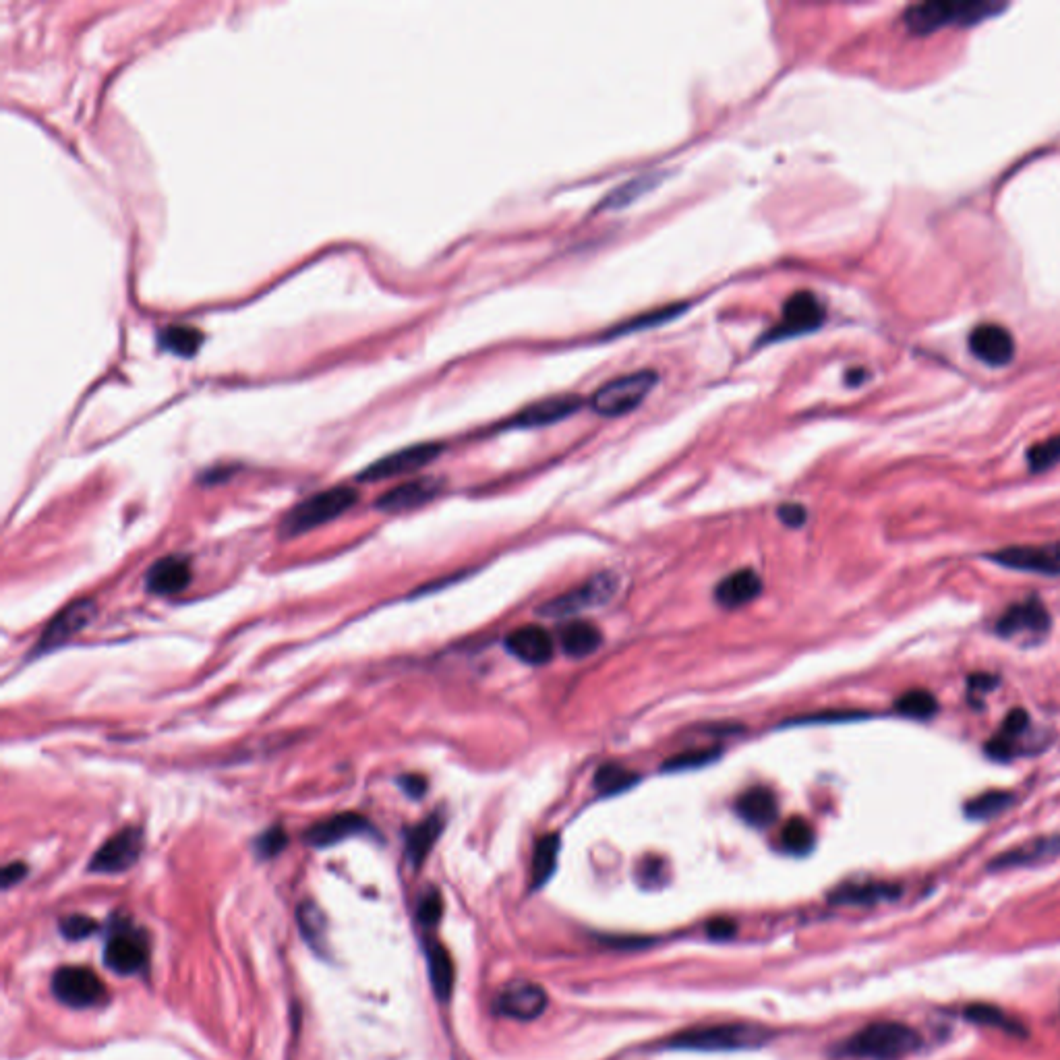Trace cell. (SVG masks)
Segmentation results:
<instances>
[{
    "label": "cell",
    "mask_w": 1060,
    "mask_h": 1060,
    "mask_svg": "<svg viewBox=\"0 0 1060 1060\" xmlns=\"http://www.w3.org/2000/svg\"><path fill=\"white\" fill-rule=\"evenodd\" d=\"M1029 727V715L1023 709H1015L1007 715L1003 727L998 729L996 735H992L990 742L986 744V754L992 760L1007 762L1017 754V744L1025 735Z\"/></svg>",
    "instance_id": "d4e9b609"
},
{
    "label": "cell",
    "mask_w": 1060,
    "mask_h": 1060,
    "mask_svg": "<svg viewBox=\"0 0 1060 1060\" xmlns=\"http://www.w3.org/2000/svg\"><path fill=\"white\" fill-rule=\"evenodd\" d=\"M371 824L367 822V818H363L361 814H355V812H344V814H336L328 820L323 822H317L313 824V827L305 833V841L311 845V847H330V845H336L344 839H350V837H357V835H365V833H371Z\"/></svg>",
    "instance_id": "d6986e66"
},
{
    "label": "cell",
    "mask_w": 1060,
    "mask_h": 1060,
    "mask_svg": "<svg viewBox=\"0 0 1060 1060\" xmlns=\"http://www.w3.org/2000/svg\"><path fill=\"white\" fill-rule=\"evenodd\" d=\"M559 849H562V841L559 835H545L537 841L535 856H533V887L541 889L545 882L553 876L559 860Z\"/></svg>",
    "instance_id": "4dcf8cb0"
},
{
    "label": "cell",
    "mask_w": 1060,
    "mask_h": 1060,
    "mask_svg": "<svg viewBox=\"0 0 1060 1060\" xmlns=\"http://www.w3.org/2000/svg\"><path fill=\"white\" fill-rule=\"evenodd\" d=\"M653 185H655V176H653V174L640 176V179H634V181L626 183L624 187H617L611 195H607V199H605L603 205H605V208H609V210L626 208V205H630L632 201H636L640 195H644V193L649 191Z\"/></svg>",
    "instance_id": "74e56055"
},
{
    "label": "cell",
    "mask_w": 1060,
    "mask_h": 1060,
    "mask_svg": "<svg viewBox=\"0 0 1060 1060\" xmlns=\"http://www.w3.org/2000/svg\"><path fill=\"white\" fill-rule=\"evenodd\" d=\"M1060 856V835H1046L1027 843H1021L990 862V870H1013L1025 866H1038Z\"/></svg>",
    "instance_id": "e0dca14e"
},
{
    "label": "cell",
    "mask_w": 1060,
    "mask_h": 1060,
    "mask_svg": "<svg viewBox=\"0 0 1060 1060\" xmlns=\"http://www.w3.org/2000/svg\"><path fill=\"white\" fill-rule=\"evenodd\" d=\"M965 1019L976 1025L1003 1029V1032L1011 1036H1025V1027L1019 1021H1015L1013 1017L1005 1015V1011H1000L998 1007H992V1005H969L965 1009Z\"/></svg>",
    "instance_id": "836d02e7"
},
{
    "label": "cell",
    "mask_w": 1060,
    "mask_h": 1060,
    "mask_svg": "<svg viewBox=\"0 0 1060 1060\" xmlns=\"http://www.w3.org/2000/svg\"><path fill=\"white\" fill-rule=\"evenodd\" d=\"M400 787L410 795V798H423L427 793V779L421 775H404L400 777Z\"/></svg>",
    "instance_id": "f6af8a7d"
},
{
    "label": "cell",
    "mask_w": 1060,
    "mask_h": 1060,
    "mask_svg": "<svg viewBox=\"0 0 1060 1060\" xmlns=\"http://www.w3.org/2000/svg\"><path fill=\"white\" fill-rule=\"evenodd\" d=\"M659 375L651 369H642L628 373L624 377L611 379L609 384L601 386L591 398V408L601 417H624L636 410L644 398L657 386Z\"/></svg>",
    "instance_id": "5b68a950"
},
{
    "label": "cell",
    "mask_w": 1060,
    "mask_h": 1060,
    "mask_svg": "<svg viewBox=\"0 0 1060 1060\" xmlns=\"http://www.w3.org/2000/svg\"><path fill=\"white\" fill-rule=\"evenodd\" d=\"M824 309L812 292H798L785 303L783 319L775 328L773 338H791L814 332L822 326Z\"/></svg>",
    "instance_id": "9a60e30c"
},
{
    "label": "cell",
    "mask_w": 1060,
    "mask_h": 1060,
    "mask_svg": "<svg viewBox=\"0 0 1060 1060\" xmlns=\"http://www.w3.org/2000/svg\"><path fill=\"white\" fill-rule=\"evenodd\" d=\"M143 851V833L137 827H127L112 835L90 862V872L121 874L137 864Z\"/></svg>",
    "instance_id": "30bf717a"
},
{
    "label": "cell",
    "mask_w": 1060,
    "mask_h": 1060,
    "mask_svg": "<svg viewBox=\"0 0 1060 1060\" xmlns=\"http://www.w3.org/2000/svg\"><path fill=\"white\" fill-rule=\"evenodd\" d=\"M922 1046V1036L903 1023H872L851 1036L843 1052L862 1060H903Z\"/></svg>",
    "instance_id": "6da1fadb"
},
{
    "label": "cell",
    "mask_w": 1060,
    "mask_h": 1060,
    "mask_svg": "<svg viewBox=\"0 0 1060 1060\" xmlns=\"http://www.w3.org/2000/svg\"><path fill=\"white\" fill-rule=\"evenodd\" d=\"M895 709L903 717L928 721L938 713V700L928 690H909L895 702Z\"/></svg>",
    "instance_id": "d590c367"
},
{
    "label": "cell",
    "mask_w": 1060,
    "mask_h": 1060,
    "mask_svg": "<svg viewBox=\"0 0 1060 1060\" xmlns=\"http://www.w3.org/2000/svg\"><path fill=\"white\" fill-rule=\"evenodd\" d=\"M444 824H446L444 816L431 814L421 824H417V827H412L408 831V835H406V856H408L412 866L419 868L427 860L429 851L437 843L441 831H444Z\"/></svg>",
    "instance_id": "83f0119b"
},
{
    "label": "cell",
    "mask_w": 1060,
    "mask_h": 1060,
    "mask_svg": "<svg viewBox=\"0 0 1060 1060\" xmlns=\"http://www.w3.org/2000/svg\"><path fill=\"white\" fill-rule=\"evenodd\" d=\"M52 994L71 1009H90L104 1003L106 986L92 969L61 967L52 978Z\"/></svg>",
    "instance_id": "ba28073f"
},
{
    "label": "cell",
    "mask_w": 1060,
    "mask_h": 1060,
    "mask_svg": "<svg viewBox=\"0 0 1060 1060\" xmlns=\"http://www.w3.org/2000/svg\"><path fill=\"white\" fill-rule=\"evenodd\" d=\"M769 1038L771 1034L760 1025L727 1023L686 1029L682 1034H675L667 1042V1048L692 1052H735L760 1048L769 1042Z\"/></svg>",
    "instance_id": "7a4b0ae2"
},
{
    "label": "cell",
    "mask_w": 1060,
    "mask_h": 1060,
    "mask_svg": "<svg viewBox=\"0 0 1060 1060\" xmlns=\"http://www.w3.org/2000/svg\"><path fill=\"white\" fill-rule=\"evenodd\" d=\"M427 967L435 996L439 1000H448L454 990L456 971L450 953L439 942H429L427 945Z\"/></svg>",
    "instance_id": "f1b7e54d"
},
{
    "label": "cell",
    "mask_w": 1060,
    "mask_h": 1060,
    "mask_svg": "<svg viewBox=\"0 0 1060 1060\" xmlns=\"http://www.w3.org/2000/svg\"><path fill=\"white\" fill-rule=\"evenodd\" d=\"M150 949L141 930L131 924H116L104 947V963L119 976H135L145 969Z\"/></svg>",
    "instance_id": "52a82bcc"
},
{
    "label": "cell",
    "mask_w": 1060,
    "mask_h": 1060,
    "mask_svg": "<svg viewBox=\"0 0 1060 1060\" xmlns=\"http://www.w3.org/2000/svg\"><path fill=\"white\" fill-rule=\"evenodd\" d=\"M359 502V493L350 487H334L321 491L299 506H294L280 524V535L284 539H292L309 533L313 528H319L328 524L336 518H340L344 512H348L352 506Z\"/></svg>",
    "instance_id": "3957f363"
},
{
    "label": "cell",
    "mask_w": 1060,
    "mask_h": 1060,
    "mask_svg": "<svg viewBox=\"0 0 1060 1060\" xmlns=\"http://www.w3.org/2000/svg\"><path fill=\"white\" fill-rule=\"evenodd\" d=\"M191 562L183 555H168L147 572V591L154 595H176L191 584Z\"/></svg>",
    "instance_id": "44dd1931"
},
{
    "label": "cell",
    "mask_w": 1060,
    "mask_h": 1060,
    "mask_svg": "<svg viewBox=\"0 0 1060 1060\" xmlns=\"http://www.w3.org/2000/svg\"><path fill=\"white\" fill-rule=\"evenodd\" d=\"M547 1007V994L539 984L533 982H514L510 984L495 1000V1011L510 1019L530 1021L543 1015Z\"/></svg>",
    "instance_id": "2e32d148"
},
{
    "label": "cell",
    "mask_w": 1060,
    "mask_h": 1060,
    "mask_svg": "<svg viewBox=\"0 0 1060 1060\" xmlns=\"http://www.w3.org/2000/svg\"><path fill=\"white\" fill-rule=\"evenodd\" d=\"M439 491H441V481L429 479V477L415 479V481L402 483L381 495L375 502V508L381 512H390V514L415 510V508L429 504L431 499L439 495Z\"/></svg>",
    "instance_id": "ac0fdd59"
},
{
    "label": "cell",
    "mask_w": 1060,
    "mask_h": 1060,
    "mask_svg": "<svg viewBox=\"0 0 1060 1060\" xmlns=\"http://www.w3.org/2000/svg\"><path fill=\"white\" fill-rule=\"evenodd\" d=\"M506 649L522 663L545 665L553 659V638L541 626H522L508 634Z\"/></svg>",
    "instance_id": "ffe728a7"
},
{
    "label": "cell",
    "mask_w": 1060,
    "mask_h": 1060,
    "mask_svg": "<svg viewBox=\"0 0 1060 1060\" xmlns=\"http://www.w3.org/2000/svg\"><path fill=\"white\" fill-rule=\"evenodd\" d=\"M988 559L998 566L1019 572L1060 576V543L1005 547L988 553Z\"/></svg>",
    "instance_id": "9c48e42d"
},
{
    "label": "cell",
    "mask_w": 1060,
    "mask_h": 1060,
    "mask_svg": "<svg viewBox=\"0 0 1060 1060\" xmlns=\"http://www.w3.org/2000/svg\"><path fill=\"white\" fill-rule=\"evenodd\" d=\"M27 874V866L21 862H13L3 868V889H11L17 882H21Z\"/></svg>",
    "instance_id": "bcb514c9"
},
{
    "label": "cell",
    "mask_w": 1060,
    "mask_h": 1060,
    "mask_svg": "<svg viewBox=\"0 0 1060 1060\" xmlns=\"http://www.w3.org/2000/svg\"><path fill=\"white\" fill-rule=\"evenodd\" d=\"M735 808H738L740 818L754 829L769 827V824L775 822L779 814V804H777L775 793L767 787H752L744 791Z\"/></svg>",
    "instance_id": "cb8c5ba5"
},
{
    "label": "cell",
    "mask_w": 1060,
    "mask_h": 1060,
    "mask_svg": "<svg viewBox=\"0 0 1060 1060\" xmlns=\"http://www.w3.org/2000/svg\"><path fill=\"white\" fill-rule=\"evenodd\" d=\"M297 920H299V928H301L303 938L309 942L313 949L321 951L323 947H326V942H328V922H326V916H323V911L313 901H305V903L299 905Z\"/></svg>",
    "instance_id": "1f68e13d"
},
{
    "label": "cell",
    "mask_w": 1060,
    "mask_h": 1060,
    "mask_svg": "<svg viewBox=\"0 0 1060 1060\" xmlns=\"http://www.w3.org/2000/svg\"><path fill=\"white\" fill-rule=\"evenodd\" d=\"M580 406H582L580 396L547 398V400L535 402V404H530L528 408H524L520 415L514 419V425L516 427H524V429L553 425V423H559V421L572 417L576 410H580Z\"/></svg>",
    "instance_id": "7402d4cb"
},
{
    "label": "cell",
    "mask_w": 1060,
    "mask_h": 1060,
    "mask_svg": "<svg viewBox=\"0 0 1060 1060\" xmlns=\"http://www.w3.org/2000/svg\"><path fill=\"white\" fill-rule=\"evenodd\" d=\"M94 615H96V603L90 599L75 601L69 607H65L40 636V642L36 646V655L50 653L58 649V646L67 644L73 636H77L81 630L90 626Z\"/></svg>",
    "instance_id": "7c38bea8"
},
{
    "label": "cell",
    "mask_w": 1060,
    "mask_h": 1060,
    "mask_svg": "<svg viewBox=\"0 0 1060 1060\" xmlns=\"http://www.w3.org/2000/svg\"><path fill=\"white\" fill-rule=\"evenodd\" d=\"M203 344V334L193 326H168L160 332V348L174 357L191 359Z\"/></svg>",
    "instance_id": "f546056e"
},
{
    "label": "cell",
    "mask_w": 1060,
    "mask_h": 1060,
    "mask_svg": "<svg viewBox=\"0 0 1060 1060\" xmlns=\"http://www.w3.org/2000/svg\"><path fill=\"white\" fill-rule=\"evenodd\" d=\"M1003 9L1005 7H998L994 3H976V0H965V3H922L905 11L903 23L911 34L928 36L942 27L984 21Z\"/></svg>",
    "instance_id": "277c9868"
},
{
    "label": "cell",
    "mask_w": 1060,
    "mask_h": 1060,
    "mask_svg": "<svg viewBox=\"0 0 1060 1060\" xmlns=\"http://www.w3.org/2000/svg\"><path fill=\"white\" fill-rule=\"evenodd\" d=\"M777 516H779V520L785 526L800 528V526L806 524L808 512H806V508L802 504H781V508L777 510Z\"/></svg>",
    "instance_id": "ee69618b"
},
{
    "label": "cell",
    "mask_w": 1060,
    "mask_h": 1060,
    "mask_svg": "<svg viewBox=\"0 0 1060 1060\" xmlns=\"http://www.w3.org/2000/svg\"><path fill=\"white\" fill-rule=\"evenodd\" d=\"M441 452L439 444H417L404 450H398L390 456H384L381 460L369 464L363 473L357 477L359 481L375 483V481H386L400 475L415 473V470L427 466L433 462Z\"/></svg>",
    "instance_id": "8fae6325"
},
{
    "label": "cell",
    "mask_w": 1060,
    "mask_h": 1060,
    "mask_svg": "<svg viewBox=\"0 0 1060 1060\" xmlns=\"http://www.w3.org/2000/svg\"><path fill=\"white\" fill-rule=\"evenodd\" d=\"M1013 804V793L1003 789L984 791L978 798L969 800L965 806V816L971 820H990L1003 814Z\"/></svg>",
    "instance_id": "d6a6232c"
},
{
    "label": "cell",
    "mask_w": 1060,
    "mask_h": 1060,
    "mask_svg": "<svg viewBox=\"0 0 1060 1060\" xmlns=\"http://www.w3.org/2000/svg\"><path fill=\"white\" fill-rule=\"evenodd\" d=\"M441 916H444V899H441V895L435 889H431L419 901L417 920L423 926L433 928L441 920Z\"/></svg>",
    "instance_id": "b9f144b4"
},
{
    "label": "cell",
    "mask_w": 1060,
    "mask_h": 1060,
    "mask_svg": "<svg viewBox=\"0 0 1060 1060\" xmlns=\"http://www.w3.org/2000/svg\"><path fill=\"white\" fill-rule=\"evenodd\" d=\"M709 934L711 938L715 940H727L735 934V924L727 918H717L713 922H709Z\"/></svg>",
    "instance_id": "7dc6e473"
},
{
    "label": "cell",
    "mask_w": 1060,
    "mask_h": 1060,
    "mask_svg": "<svg viewBox=\"0 0 1060 1060\" xmlns=\"http://www.w3.org/2000/svg\"><path fill=\"white\" fill-rule=\"evenodd\" d=\"M636 781H638V775L622 769L620 764H603V767H599V771L595 775V787L601 793H607V795L626 791Z\"/></svg>",
    "instance_id": "8d00e7d4"
},
{
    "label": "cell",
    "mask_w": 1060,
    "mask_h": 1060,
    "mask_svg": "<svg viewBox=\"0 0 1060 1060\" xmlns=\"http://www.w3.org/2000/svg\"><path fill=\"white\" fill-rule=\"evenodd\" d=\"M1050 630V613L1038 599H1025L1013 603L996 622V634L1003 638H1015L1019 634L1044 636Z\"/></svg>",
    "instance_id": "5bb4252c"
},
{
    "label": "cell",
    "mask_w": 1060,
    "mask_h": 1060,
    "mask_svg": "<svg viewBox=\"0 0 1060 1060\" xmlns=\"http://www.w3.org/2000/svg\"><path fill=\"white\" fill-rule=\"evenodd\" d=\"M762 593V580L754 570H740L723 578L715 588V601L725 609L752 603Z\"/></svg>",
    "instance_id": "603a6c76"
},
{
    "label": "cell",
    "mask_w": 1060,
    "mask_h": 1060,
    "mask_svg": "<svg viewBox=\"0 0 1060 1060\" xmlns=\"http://www.w3.org/2000/svg\"><path fill=\"white\" fill-rule=\"evenodd\" d=\"M996 686V677L994 675H988V673H978L969 680V694H984V692H990L994 690Z\"/></svg>",
    "instance_id": "c3c4849f"
},
{
    "label": "cell",
    "mask_w": 1060,
    "mask_h": 1060,
    "mask_svg": "<svg viewBox=\"0 0 1060 1060\" xmlns=\"http://www.w3.org/2000/svg\"><path fill=\"white\" fill-rule=\"evenodd\" d=\"M1027 462L1032 473H1044V470L1056 466L1060 462V433L1048 437L1046 441H1040V444L1029 450Z\"/></svg>",
    "instance_id": "f35d334b"
},
{
    "label": "cell",
    "mask_w": 1060,
    "mask_h": 1060,
    "mask_svg": "<svg viewBox=\"0 0 1060 1060\" xmlns=\"http://www.w3.org/2000/svg\"><path fill=\"white\" fill-rule=\"evenodd\" d=\"M98 930V924L87 916H69L61 922V932L69 940H83Z\"/></svg>",
    "instance_id": "7bdbcfd3"
},
{
    "label": "cell",
    "mask_w": 1060,
    "mask_h": 1060,
    "mask_svg": "<svg viewBox=\"0 0 1060 1060\" xmlns=\"http://www.w3.org/2000/svg\"><path fill=\"white\" fill-rule=\"evenodd\" d=\"M286 845H288L286 831L282 827H272L263 835H259V839L255 841V851L261 860H270V858H276L278 853H282Z\"/></svg>",
    "instance_id": "60d3db41"
},
{
    "label": "cell",
    "mask_w": 1060,
    "mask_h": 1060,
    "mask_svg": "<svg viewBox=\"0 0 1060 1060\" xmlns=\"http://www.w3.org/2000/svg\"><path fill=\"white\" fill-rule=\"evenodd\" d=\"M969 350L988 367H1007L1015 359V338L998 323H982L969 334Z\"/></svg>",
    "instance_id": "4fadbf2b"
},
{
    "label": "cell",
    "mask_w": 1060,
    "mask_h": 1060,
    "mask_svg": "<svg viewBox=\"0 0 1060 1060\" xmlns=\"http://www.w3.org/2000/svg\"><path fill=\"white\" fill-rule=\"evenodd\" d=\"M559 644L568 657L584 659L597 653L603 644V634L595 624L568 622L559 632Z\"/></svg>",
    "instance_id": "4316f807"
},
{
    "label": "cell",
    "mask_w": 1060,
    "mask_h": 1060,
    "mask_svg": "<svg viewBox=\"0 0 1060 1060\" xmlns=\"http://www.w3.org/2000/svg\"><path fill=\"white\" fill-rule=\"evenodd\" d=\"M719 758V750H698V752H688V754H680L671 758L669 762H665L663 771L667 773H680V771H692V769H700V767H706V764H711Z\"/></svg>",
    "instance_id": "ab89813d"
},
{
    "label": "cell",
    "mask_w": 1060,
    "mask_h": 1060,
    "mask_svg": "<svg viewBox=\"0 0 1060 1060\" xmlns=\"http://www.w3.org/2000/svg\"><path fill=\"white\" fill-rule=\"evenodd\" d=\"M899 893L901 889L889 882H849L831 893V901L837 905H874L897 899Z\"/></svg>",
    "instance_id": "484cf974"
},
{
    "label": "cell",
    "mask_w": 1060,
    "mask_h": 1060,
    "mask_svg": "<svg viewBox=\"0 0 1060 1060\" xmlns=\"http://www.w3.org/2000/svg\"><path fill=\"white\" fill-rule=\"evenodd\" d=\"M781 843L785 847V851H789L791 856H808V853L814 849V843H816V835H814V829L812 824L804 818H791L783 831H781Z\"/></svg>",
    "instance_id": "e575fe53"
},
{
    "label": "cell",
    "mask_w": 1060,
    "mask_h": 1060,
    "mask_svg": "<svg viewBox=\"0 0 1060 1060\" xmlns=\"http://www.w3.org/2000/svg\"><path fill=\"white\" fill-rule=\"evenodd\" d=\"M617 591H620V578L611 572H603L572 588V591L547 601L539 609V613L545 617H557V620H562V617L607 605L617 595Z\"/></svg>",
    "instance_id": "8992f818"
}]
</instances>
